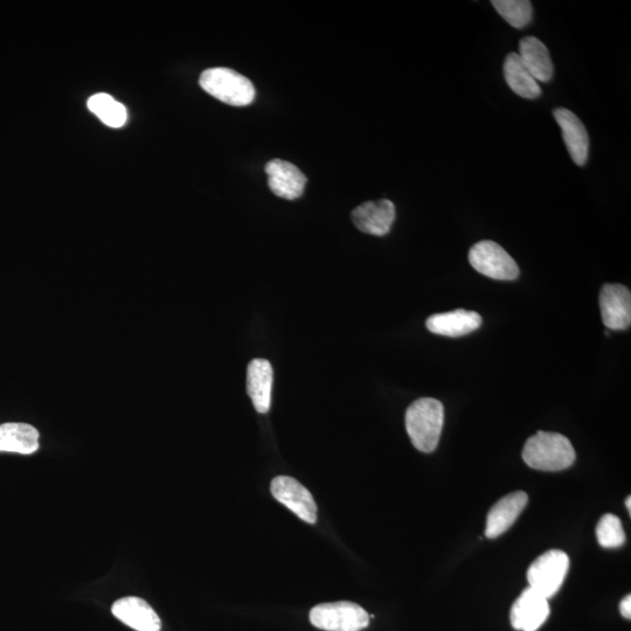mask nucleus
Segmentation results:
<instances>
[{
    "label": "nucleus",
    "instance_id": "4",
    "mask_svg": "<svg viewBox=\"0 0 631 631\" xmlns=\"http://www.w3.org/2000/svg\"><path fill=\"white\" fill-rule=\"evenodd\" d=\"M312 626L325 631H360L370 623V615L357 603H323L310 610Z\"/></svg>",
    "mask_w": 631,
    "mask_h": 631
},
{
    "label": "nucleus",
    "instance_id": "15",
    "mask_svg": "<svg viewBox=\"0 0 631 631\" xmlns=\"http://www.w3.org/2000/svg\"><path fill=\"white\" fill-rule=\"evenodd\" d=\"M482 322V317L477 312L459 309L435 314L428 318L426 325L432 334L461 337L480 329Z\"/></svg>",
    "mask_w": 631,
    "mask_h": 631
},
{
    "label": "nucleus",
    "instance_id": "18",
    "mask_svg": "<svg viewBox=\"0 0 631 631\" xmlns=\"http://www.w3.org/2000/svg\"><path fill=\"white\" fill-rule=\"evenodd\" d=\"M39 449V432L26 424L0 426V453L31 455Z\"/></svg>",
    "mask_w": 631,
    "mask_h": 631
},
{
    "label": "nucleus",
    "instance_id": "9",
    "mask_svg": "<svg viewBox=\"0 0 631 631\" xmlns=\"http://www.w3.org/2000/svg\"><path fill=\"white\" fill-rule=\"evenodd\" d=\"M603 324L609 330H627L631 324V294L622 284H605L600 293Z\"/></svg>",
    "mask_w": 631,
    "mask_h": 631
},
{
    "label": "nucleus",
    "instance_id": "16",
    "mask_svg": "<svg viewBox=\"0 0 631 631\" xmlns=\"http://www.w3.org/2000/svg\"><path fill=\"white\" fill-rule=\"evenodd\" d=\"M274 372L266 359H254L248 365L247 393L252 399L256 412L266 414L272 405Z\"/></svg>",
    "mask_w": 631,
    "mask_h": 631
},
{
    "label": "nucleus",
    "instance_id": "3",
    "mask_svg": "<svg viewBox=\"0 0 631 631\" xmlns=\"http://www.w3.org/2000/svg\"><path fill=\"white\" fill-rule=\"evenodd\" d=\"M201 88L217 100L234 107H246L255 99V88L246 76L230 68H210L200 75Z\"/></svg>",
    "mask_w": 631,
    "mask_h": 631
},
{
    "label": "nucleus",
    "instance_id": "17",
    "mask_svg": "<svg viewBox=\"0 0 631 631\" xmlns=\"http://www.w3.org/2000/svg\"><path fill=\"white\" fill-rule=\"evenodd\" d=\"M519 58L536 81L549 82L553 78V64L549 50L536 37H526L519 43Z\"/></svg>",
    "mask_w": 631,
    "mask_h": 631
},
{
    "label": "nucleus",
    "instance_id": "6",
    "mask_svg": "<svg viewBox=\"0 0 631 631\" xmlns=\"http://www.w3.org/2000/svg\"><path fill=\"white\" fill-rule=\"evenodd\" d=\"M469 262L476 272L489 279L513 281L519 276L516 261L494 241L484 240L471 247Z\"/></svg>",
    "mask_w": 631,
    "mask_h": 631
},
{
    "label": "nucleus",
    "instance_id": "11",
    "mask_svg": "<svg viewBox=\"0 0 631 631\" xmlns=\"http://www.w3.org/2000/svg\"><path fill=\"white\" fill-rule=\"evenodd\" d=\"M268 185L275 196L295 200L300 198L307 185V177L293 163L273 159L266 165Z\"/></svg>",
    "mask_w": 631,
    "mask_h": 631
},
{
    "label": "nucleus",
    "instance_id": "14",
    "mask_svg": "<svg viewBox=\"0 0 631 631\" xmlns=\"http://www.w3.org/2000/svg\"><path fill=\"white\" fill-rule=\"evenodd\" d=\"M553 114L563 133L568 154L575 164L585 165L588 159L589 137L584 123L566 108H558Z\"/></svg>",
    "mask_w": 631,
    "mask_h": 631
},
{
    "label": "nucleus",
    "instance_id": "2",
    "mask_svg": "<svg viewBox=\"0 0 631 631\" xmlns=\"http://www.w3.org/2000/svg\"><path fill=\"white\" fill-rule=\"evenodd\" d=\"M577 454L570 440L558 433L538 432L526 441L523 460L542 471H560L573 466Z\"/></svg>",
    "mask_w": 631,
    "mask_h": 631
},
{
    "label": "nucleus",
    "instance_id": "19",
    "mask_svg": "<svg viewBox=\"0 0 631 631\" xmlns=\"http://www.w3.org/2000/svg\"><path fill=\"white\" fill-rule=\"evenodd\" d=\"M504 78L506 83L520 97L537 99L542 94L538 82L523 65L518 53H510L504 61Z\"/></svg>",
    "mask_w": 631,
    "mask_h": 631
},
{
    "label": "nucleus",
    "instance_id": "22",
    "mask_svg": "<svg viewBox=\"0 0 631 631\" xmlns=\"http://www.w3.org/2000/svg\"><path fill=\"white\" fill-rule=\"evenodd\" d=\"M596 537L603 549H619L626 543V532H624L621 519L606 513L602 516L598 526H596Z\"/></svg>",
    "mask_w": 631,
    "mask_h": 631
},
{
    "label": "nucleus",
    "instance_id": "13",
    "mask_svg": "<svg viewBox=\"0 0 631 631\" xmlns=\"http://www.w3.org/2000/svg\"><path fill=\"white\" fill-rule=\"evenodd\" d=\"M529 502L528 495L523 491L513 492L505 496L492 506L488 518L485 536L495 539L508 531L520 516Z\"/></svg>",
    "mask_w": 631,
    "mask_h": 631
},
{
    "label": "nucleus",
    "instance_id": "1",
    "mask_svg": "<svg viewBox=\"0 0 631 631\" xmlns=\"http://www.w3.org/2000/svg\"><path fill=\"white\" fill-rule=\"evenodd\" d=\"M445 408L439 400L422 398L406 412V429L413 446L422 453H432L441 438Z\"/></svg>",
    "mask_w": 631,
    "mask_h": 631
},
{
    "label": "nucleus",
    "instance_id": "7",
    "mask_svg": "<svg viewBox=\"0 0 631 631\" xmlns=\"http://www.w3.org/2000/svg\"><path fill=\"white\" fill-rule=\"evenodd\" d=\"M276 501H279L298 518L308 524L317 522V505L310 491L300 482L289 476H277L270 485Z\"/></svg>",
    "mask_w": 631,
    "mask_h": 631
},
{
    "label": "nucleus",
    "instance_id": "10",
    "mask_svg": "<svg viewBox=\"0 0 631 631\" xmlns=\"http://www.w3.org/2000/svg\"><path fill=\"white\" fill-rule=\"evenodd\" d=\"M395 219V206L391 200L367 201L352 211V220L359 231L384 237L391 231Z\"/></svg>",
    "mask_w": 631,
    "mask_h": 631
},
{
    "label": "nucleus",
    "instance_id": "21",
    "mask_svg": "<svg viewBox=\"0 0 631 631\" xmlns=\"http://www.w3.org/2000/svg\"><path fill=\"white\" fill-rule=\"evenodd\" d=\"M491 4L516 29H523L531 23L533 10L529 0H494Z\"/></svg>",
    "mask_w": 631,
    "mask_h": 631
},
{
    "label": "nucleus",
    "instance_id": "23",
    "mask_svg": "<svg viewBox=\"0 0 631 631\" xmlns=\"http://www.w3.org/2000/svg\"><path fill=\"white\" fill-rule=\"evenodd\" d=\"M620 612L624 619L630 620L631 617V596L627 595L620 603Z\"/></svg>",
    "mask_w": 631,
    "mask_h": 631
},
{
    "label": "nucleus",
    "instance_id": "12",
    "mask_svg": "<svg viewBox=\"0 0 631 631\" xmlns=\"http://www.w3.org/2000/svg\"><path fill=\"white\" fill-rule=\"evenodd\" d=\"M112 613L128 627L136 631H161L162 622L147 601L135 596L117 600Z\"/></svg>",
    "mask_w": 631,
    "mask_h": 631
},
{
    "label": "nucleus",
    "instance_id": "20",
    "mask_svg": "<svg viewBox=\"0 0 631 631\" xmlns=\"http://www.w3.org/2000/svg\"><path fill=\"white\" fill-rule=\"evenodd\" d=\"M88 109L110 128H122L128 122V110L114 97L96 94L88 100Z\"/></svg>",
    "mask_w": 631,
    "mask_h": 631
},
{
    "label": "nucleus",
    "instance_id": "24",
    "mask_svg": "<svg viewBox=\"0 0 631 631\" xmlns=\"http://www.w3.org/2000/svg\"><path fill=\"white\" fill-rule=\"evenodd\" d=\"M626 506L628 508V511L631 512V497L630 496L627 498Z\"/></svg>",
    "mask_w": 631,
    "mask_h": 631
},
{
    "label": "nucleus",
    "instance_id": "5",
    "mask_svg": "<svg viewBox=\"0 0 631 631\" xmlns=\"http://www.w3.org/2000/svg\"><path fill=\"white\" fill-rule=\"evenodd\" d=\"M568 570H570V558L564 551H547L529 567V585L533 591L549 600L560 591Z\"/></svg>",
    "mask_w": 631,
    "mask_h": 631
},
{
    "label": "nucleus",
    "instance_id": "8",
    "mask_svg": "<svg viewBox=\"0 0 631 631\" xmlns=\"http://www.w3.org/2000/svg\"><path fill=\"white\" fill-rule=\"evenodd\" d=\"M550 612L549 600L529 587L513 603L510 621L513 629L537 631L549 619Z\"/></svg>",
    "mask_w": 631,
    "mask_h": 631
}]
</instances>
